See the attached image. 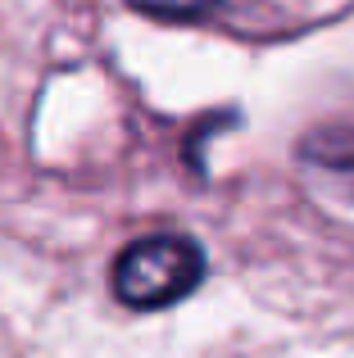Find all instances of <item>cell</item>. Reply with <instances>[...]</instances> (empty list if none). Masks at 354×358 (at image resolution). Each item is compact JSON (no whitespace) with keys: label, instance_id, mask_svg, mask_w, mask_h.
<instances>
[{"label":"cell","instance_id":"6da1fadb","mask_svg":"<svg viewBox=\"0 0 354 358\" xmlns=\"http://www.w3.org/2000/svg\"><path fill=\"white\" fill-rule=\"evenodd\" d=\"M114 295L127 308H169L186 299L204 277V250L191 236L160 231L132 241L114 259Z\"/></svg>","mask_w":354,"mask_h":358},{"label":"cell","instance_id":"7a4b0ae2","mask_svg":"<svg viewBox=\"0 0 354 358\" xmlns=\"http://www.w3.org/2000/svg\"><path fill=\"white\" fill-rule=\"evenodd\" d=\"M304 155L318 159L323 168H337V173H354V127L313 131V136L304 141Z\"/></svg>","mask_w":354,"mask_h":358},{"label":"cell","instance_id":"3957f363","mask_svg":"<svg viewBox=\"0 0 354 358\" xmlns=\"http://www.w3.org/2000/svg\"><path fill=\"white\" fill-rule=\"evenodd\" d=\"M132 9L155 18H173V23H191V18H204L209 9H218V0H127Z\"/></svg>","mask_w":354,"mask_h":358}]
</instances>
